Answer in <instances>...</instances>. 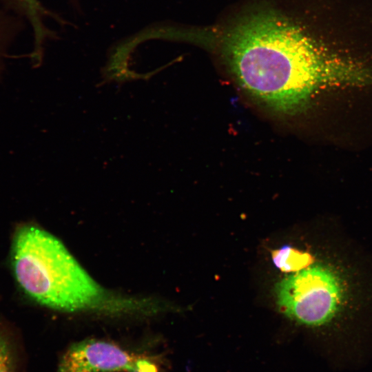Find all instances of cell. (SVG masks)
I'll use <instances>...</instances> for the list:
<instances>
[{"instance_id": "8", "label": "cell", "mask_w": 372, "mask_h": 372, "mask_svg": "<svg viewBox=\"0 0 372 372\" xmlns=\"http://www.w3.org/2000/svg\"><path fill=\"white\" fill-rule=\"evenodd\" d=\"M17 357L13 342L0 329V372H17Z\"/></svg>"}, {"instance_id": "6", "label": "cell", "mask_w": 372, "mask_h": 372, "mask_svg": "<svg viewBox=\"0 0 372 372\" xmlns=\"http://www.w3.org/2000/svg\"><path fill=\"white\" fill-rule=\"evenodd\" d=\"M271 255L275 266L285 273L298 272L313 262L311 254L289 246L273 250Z\"/></svg>"}, {"instance_id": "2", "label": "cell", "mask_w": 372, "mask_h": 372, "mask_svg": "<svg viewBox=\"0 0 372 372\" xmlns=\"http://www.w3.org/2000/svg\"><path fill=\"white\" fill-rule=\"evenodd\" d=\"M10 267L20 289L41 305L76 311L116 305L53 235L24 225L14 232Z\"/></svg>"}, {"instance_id": "3", "label": "cell", "mask_w": 372, "mask_h": 372, "mask_svg": "<svg viewBox=\"0 0 372 372\" xmlns=\"http://www.w3.org/2000/svg\"><path fill=\"white\" fill-rule=\"evenodd\" d=\"M280 310L296 322L311 327L329 324L342 298L338 275L325 265H313L293 273L275 287Z\"/></svg>"}, {"instance_id": "1", "label": "cell", "mask_w": 372, "mask_h": 372, "mask_svg": "<svg viewBox=\"0 0 372 372\" xmlns=\"http://www.w3.org/2000/svg\"><path fill=\"white\" fill-rule=\"evenodd\" d=\"M370 44L363 21L338 0H320L311 25L273 10L252 12L223 40L240 86L285 114L304 109L323 87L372 86Z\"/></svg>"}, {"instance_id": "5", "label": "cell", "mask_w": 372, "mask_h": 372, "mask_svg": "<svg viewBox=\"0 0 372 372\" xmlns=\"http://www.w3.org/2000/svg\"><path fill=\"white\" fill-rule=\"evenodd\" d=\"M6 10L17 17L27 19L33 30L36 43L43 42L49 33L43 23V17L48 12L38 0H1Z\"/></svg>"}, {"instance_id": "7", "label": "cell", "mask_w": 372, "mask_h": 372, "mask_svg": "<svg viewBox=\"0 0 372 372\" xmlns=\"http://www.w3.org/2000/svg\"><path fill=\"white\" fill-rule=\"evenodd\" d=\"M8 12L0 9V81L4 72L6 60L10 57L9 49L19 28L17 16L9 14Z\"/></svg>"}, {"instance_id": "4", "label": "cell", "mask_w": 372, "mask_h": 372, "mask_svg": "<svg viewBox=\"0 0 372 372\" xmlns=\"http://www.w3.org/2000/svg\"><path fill=\"white\" fill-rule=\"evenodd\" d=\"M57 372H159L157 366L116 344L87 340L72 344L61 358Z\"/></svg>"}]
</instances>
